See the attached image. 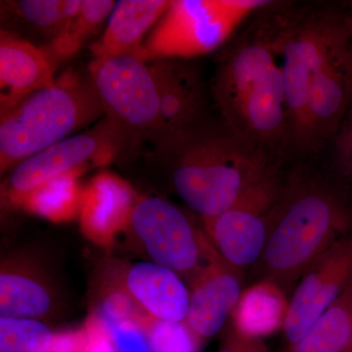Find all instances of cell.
<instances>
[{
	"label": "cell",
	"mask_w": 352,
	"mask_h": 352,
	"mask_svg": "<svg viewBox=\"0 0 352 352\" xmlns=\"http://www.w3.org/2000/svg\"><path fill=\"white\" fill-rule=\"evenodd\" d=\"M352 284V232L319 256L289 296L283 327L288 346L302 339L328 307Z\"/></svg>",
	"instance_id": "8fae6325"
},
{
	"label": "cell",
	"mask_w": 352,
	"mask_h": 352,
	"mask_svg": "<svg viewBox=\"0 0 352 352\" xmlns=\"http://www.w3.org/2000/svg\"><path fill=\"white\" fill-rule=\"evenodd\" d=\"M212 92L222 124L270 157L291 147L274 17L263 18L222 53Z\"/></svg>",
	"instance_id": "6da1fadb"
},
{
	"label": "cell",
	"mask_w": 352,
	"mask_h": 352,
	"mask_svg": "<svg viewBox=\"0 0 352 352\" xmlns=\"http://www.w3.org/2000/svg\"><path fill=\"white\" fill-rule=\"evenodd\" d=\"M217 352H268V349L263 340L245 337L230 328Z\"/></svg>",
	"instance_id": "1f68e13d"
},
{
	"label": "cell",
	"mask_w": 352,
	"mask_h": 352,
	"mask_svg": "<svg viewBox=\"0 0 352 352\" xmlns=\"http://www.w3.org/2000/svg\"><path fill=\"white\" fill-rule=\"evenodd\" d=\"M352 103V38L322 64L310 87L298 151L314 153L335 138Z\"/></svg>",
	"instance_id": "7c38bea8"
},
{
	"label": "cell",
	"mask_w": 352,
	"mask_h": 352,
	"mask_svg": "<svg viewBox=\"0 0 352 352\" xmlns=\"http://www.w3.org/2000/svg\"><path fill=\"white\" fill-rule=\"evenodd\" d=\"M170 4L168 0L117 2L103 36L90 46L94 59L133 55Z\"/></svg>",
	"instance_id": "d6986e66"
},
{
	"label": "cell",
	"mask_w": 352,
	"mask_h": 352,
	"mask_svg": "<svg viewBox=\"0 0 352 352\" xmlns=\"http://www.w3.org/2000/svg\"><path fill=\"white\" fill-rule=\"evenodd\" d=\"M351 232L352 208L338 190L320 180H287L259 261L263 278L289 295L310 265Z\"/></svg>",
	"instance_id": "3957f363"
},
{
	"label": "cell",
	"mask_w": 352,
	"mask_h": 352,
	"mask_svg": "<svg viewBox=\"0 0 352 352\" xmlns=\"http://www.w3.org/2000/svg\"><path fill=\"white\" fill-rule=\"evenodd\" d=\"M131 229L155 263L189 278L220 258L206 233L182 210L159 197H139Z\"/></svg>",
	"instance_id": "9c48e42d"
},
{
	"label": "cell",
	"mask_w": 352,
	"mask_h": 352,
	"mask_svg": "<svg viewBox=\"0 0 352 352\" xmlns=\"http://www.w3.org/2000/svg\"><path fill=\"white\" fill-rule=\"evenodd\" d=\"M289 352H352V284Z\"/></svg>",
	"instance_id": "7402d4cb"
},
{
	"label": "cell",
	"mask_w": 352,
	"mask_h": 352,
	"mask_svg": "<svg viewBox=\"0 0 352 352\" xmlns=\"http://www.w3.org/2000/svg\"><path fill=\"white\" fill-rule=\"evenodd\" d=\"M117 352H152L143 328L134 320L108 325Z\"/></svg>",
	"instance_id": "83f0119b"
},
{
	"label": "cell",
	"mask_w": 352,
	"mask_h": 352,
	"mask_svg": "<svg viewBox=\"0 0 352 352\" xmlns=\"http://www.w3.org/2000/svg\"><path fill=\"white\" fill-rule=\"evenodd\" d=\"M153 154L170 164L176 193L201 219L223 214L277 173L272 157L207 120Z\"/></svg>",
	"instance_id": "7a4b0ae2"
},
{
	"label": "cell",
	"mask_w": 352,
	"mask_h": 352,
	"mask_svg": "<svg viewBox=\"0 0 352 352\" xmlns=\"http://www.w3.org/2000/svg\"><path fill=\"white\" fill-rule=\"evenodd\" d=\"M333 138L336 164L340 175L352 182V129L340 126Z\"/></svg>",
	"instance_id": "4dcf8cb0"
},
{
	"label": "cell",
	"mask_w": 352,
	"mask_h": 352,
	"mask_svg": "<svg viewBox=\"0 0 352 352\" xmlns=\"http://www.w3.org/2000/svg\"><path fill=\"white\" fill-rule=\"evenodd\" d=\"M139 197L131 185L111 171H101L83 185L80 230L95 245L110 250L120 234L131 229Z\"/></svg>",
	"instance_id": "4fadbf2b"
},
{
	"label": "cell",
	"mask_w": 352,
	"mask_h": 352,
	"mask_svg": "<svg viewBox=\"0 0 352 352\" xmlns=\"http://www.w3.org/2000/svg\"><path fill=\"white\" fill-rule=\"evenodd\" d=\"M131 150L126 136L106 118L91 131L69 136L18 164L2 184V206L18 208L46 180L74 168L107 166Z\"/></svg>",
	"instance_id": "ba28073f"
},
{
	"label": "cell",
	"mask_w": 352,
	"mask_h": 352,
	"mask_svg": "<svg viewBox=\"0 0 352 352\" xmlns=\"http://www.w3.org/2000/svg\"><path fill=\"white\" fill-rule=\"evenodd\" d=\"M88 170L85 166L74 168L46 180L25 195L18 208L52 223L78 219L82 190L80 178Z\"/></svg>",
	"instance_id": "44dd1931"
},
{
	"label": "cell",
	"mask_w": 352,
	"mask_h": 352,
	"mask_svg": "<svg viewBox=\"0 0 352 352\" xmlns=\"http://www.w3.org/2000/svg\"><path fill=\"white\" fill-rule=\"evenodd\" d=\"M105 113L94 83L73 69L0 113V171L69 138Z\"/></svg>",
	"instance_id": "277c9868"
},
{
	"label": "cell",
	"mask_w": 352,
	"mask_h": 352,
	"mask_svg": "<svg viewBox=\"0 0 352 352\" xmlns=\"http://www.w3.org/2000/svg\"><path fill=\"white\" fill-rule=\"evenodd\" d=\"M275 34L286 90L291 147L302 142L312 80L333 51L352 38V4L275 14Z\"/></svg>",
	"instance_id": "5b68a950"
},
{
	"label": "cell",
	"mask_w": 352,
	"mask_h": 352,
	"mask_svg": "<svg viewBox=\"0 0 352 352\" xmlns=\"http://www.w3.org/2000/svg\"><path fill=\"white\" fill-rule=\"evenodd\" d=\"M87 344V332L82 326L53 333L52 342L44 352H85Z\"/></svg>",
	"instance_id": "f546056e"
},
{
	"label": "cell",
	"mask_w": 352,
	"mask_h": 352,
	"mask_svg": "<svg viewBox=\"0 0 352 352\" xmlns=\"http://www.w3.org/2000/svg\"><path fill=\"white\" fill-rule=\"evenodd\" d=\"M59 310V289L31 256L4 258L0 267V317L47 320Z\"/></svg>",
	"instance_id": "9a60e30c"
},
{
	"label": "cell",
	"mask_w": 352,
	"mask_h": 352,
	"mask_svg": "<svg viewBox=\"0 0 352 352\" xmlns=\"http://www.w3.org/2000/svg\"><path fill=\"white\" fill-rule=\"evenodd\" d=\"M139 310L142 309L132 298L124 284L113 285L104 291L97 314L108 325L134 320L141 326L148 314H142Z\"/></svg>",
	"instance_id": "4316f807"
},
{
	"label": "cell",
	"mask_w": 352,
	"mask_h": 352,
	"mask_svg": "<svg viewBox=\"0 0 352 352\" xmlns=\"http://www.w3.org/2000/svg\"><path fill=\"white\" fill-rule=\"evenodd\" d=\"M265 0H173L133 56L146 63L187 60L219 50Z\"/></svg>",
	"instance_id": "8992f818"
},
{
	"label": "cell",
	"mask_w": 352,
	"mask_h": 352,
	"mask_svg": "<svg viewBox=\"0 0 352 352\" xmlns=\"http://www.w3.org/2000/svg\"><path fill=\"white\" fill-rule=\"evenodd\" d=\"M115 6L112 0H82L75 17L50 41L46 50L57 62L73 57L98 31L106 18L110 17Z\"/></svg>",
	"instance_id": "cb8c5ba5"
},
{
	"label": "cell",
	"mask_w": 352,
	"mask_h": 352,
	"mask_svg": "<svg viewBox=\"0 0 352 352\" xmlns=\"http://www.w3.org/2000/svg\"><path fill=\"white\" fill-rule=\"evenodd\" d=\"M80 6L82 0H20L2 4L6 13L50 41L75 17Z\"/></svg>",
	"instance_id": "603a6c76"
},
{
	"label": "cell",
	"mask_w": 352,
	"mask_h": 352,
	"mask_svg": "<svg viewBox=\"0 0 352 352\" xmlns=\"http://www.w3.org/2000/svg\"><path fill=\"white\" fill-rule=\"evenodd\" d=\"M142 328L152 352H199L203 342L186 321H164L148 316Z\"/></svg>",
	"instance_id": "484cf974"
},
{
	"label": "cell",
	"mask_w": 352,
	"mask_h": 352,
	"mask_svg": "<svg viewBox=\"0 0 352 352\" xmlns=\"http://www.w3.org/2000/svg\"><path fill=\"white\" fill-rule=\"evenodd\" d=\"M83 327L88 335V344L85 352H117L110 328L97 312L90 314Z\"/></svg>",
	"instance_id": "f1b7e54d"
},
{
	"label": "cell",
	"mask_w": 352,
	"mask_h": 352,
	"mask_svg": "<svg viewBox=\"0 0 352 352\" xmlns=\"http://www.w3.org/2000/svg\"><path fill=\"white\" fill-rule=\"evenodd\" d=\"M289 298L279 285L263 278L241 294L231 314L233 330L263 340L283 330Z\"/></svg>",
	"instance_id": "ffe728a7"
},
{
	"label": "cell",
	"mask_w": 352,
	"mask_h": 352,
	"mask_svg": "<svg viewBox=\"0 0 352 352\" xmlns=\"http://www.w3.org/2000/svg\"><path fill=\"white\" fill-rule=\"evenodd\" d=\"M58 62L46 48L15 32H0V113L55 82Z\"/></svg>",
	"instance_id": "2e32d148"
},
{
	"label": "cell",
	"mask_w": 352,
	"mask_h": 352,
	"mask_svg": "<svg viewBox=\"0 0 352 352\" xmlns=\"http://www.w3.org/2000/svg\"><path fill=\"white\" fill-rule=\"evenodd\" d=\"M53 333L43 321L0 317V352H44Z\"/></svg>",
	"instance_id": "d4e9b609"
},
{
	"label": "cell",
	"mask_w": 352,
	"mask_h": 352,
	"mask_svg": "<svg viewBox=\"0 0 352 352\" xmlns=\"http://www.w3.org/2000/svg\"><path fill=\"white\" fill-rule=\"evenodd\" d=\"M88 69L106 118L119 127L131 150L145 142L154 149L161 144V105L150 64L126 55L94 59Z\"/></svg>",
	"instance_id": "52a82bcc"
},
{
	"label": "cell",
	"mask_w": 352,
	"mask_h": 352,
	"mask_svg": "<svg viewBox=\"0 0 352 352\" xmlns=\"http://www.w3.org/2000/svg\"><path fill=\"white\" fill-rule=\"evenodd\" d=\"M124 286L139 307L153 318L186 320L190 291L175 271L155 263H136L126 271Z\"/></svg>",
	"instance_id": "ac0fdd59"
},
{
	"label": "cell",
	"mask_w": 352,
	"mask_h": 352,
	"mask_svg": "<svg viewBox=\"0 0 352 352\" xmlns=\"http://www.w3.org/2000/svg\"><path fill=\"white\" fill-rule=\"evenodd\" d=\"M242 274L220 258L190 282L189 314L185 321L203 342L217 335L231 317L243 292Z\"/></svg>",
	"instance_id": "e0dca14e"
},
{
	"label": "cell",
	"mask_w": 352,
	"mask_h": 352,
	"mask_svg": "<svg viewBox=\"0 0 352 352\" xmlns=\"http://www.w3.org/2000/svg\"><path fill=\"white\" fill-rule=\"evenodd\" d=\"M283 187V180L275 173L223 214L201 219L208 240L231 267L243 272L261 261L270 235L273 210Z\"/></svg>",
	"instance_id": "30bf717a"
},
{
	"label": "cell",
	"mask_w": 352,
	"mask_h": 352,
	"mask_svg": "<svg viewBox=\"0 0 352 352\" xmlns=\"http://www.w3.org/2000/svg\"><path fill=\"white\" fill-rule=\"evenodd\" d=\"M149 64L156 80L163 122L160 147L206 120L205 89L198 69L185 60H159Z\"/></svg>",
	"instance_id": "5bb4252c"
}]
</instances>
